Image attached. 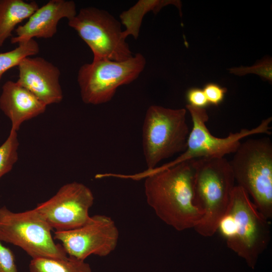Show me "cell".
<instances>
[{
    "instance_id": "3957f363",
    "label": "cell",
    "mask_w": 272,
    "mask_h": 272,
    "mask_svg": "<svg viewBox=\"0 0 272 272\" xmlns=\"http://www.w3.org/2000/svg\"><path fill=\"white\" fill-rule=\"evenodd\" d=\"M194 167L193 200L202 214L194 229L201 236L211 237L228 208L235 181L225 157L195 159Z\"/></svg>"
},
{
    "instance_id": "ba28073f",
    "label": "cell",
    "mask_w": 272,
    "mask_h": 272,
    "mask_svg": "<svg viewBox=\"0 0 272 272\" xmlns=\"http://www.w3.org/2000/svg\"><path fill=\"white\" fill-rule=\"evenodd\" d=\"M68 25L90 47L93 59L119 61L132 56L120 22L106 11L95 7L81 9L68 20Z\"/></svg>"
},
{
    "instance_id": "52a82bcc",
    "label": "cell",
    "mask_w": 272,
    "mask_h": 272,
    "mask_svg": "<svg viewBox=\"0 0 272 272\" xmlns=\"http://www.w3.org/2000/svg\"><path fill=\"white\" fill-rule=\"evenodd\" d=\"M52 230L35 208L16 213L6 206L0 208V240L20 247L32 259L67 256L62 246L54 242Z\"/></svg>"
},
{
    "instance_id": "ac0fdd59",
    "label": "cell",
    "mask_w": 272,
    "mask_h": 272,
    "mask_svg": "<svg viewBox=\"0 0 272 272\" xmlns=\"http://www.w3.org/2000/svg\"><path fill=\"white\" fill-rule=\"evenodd\" d=\"M39 50L38 43L34 39H31L18 44L12 50L0 53V81L5 73L17 66L23 58L38 54Z\"/></svg>"
},
{
    "instance_id": "44dd1931",
    "label": "cell",
    "mask_w": 272,
    "mask_h": 272,
    "mask_svg": "<svg viewBox=\"0 0 272 272\" xmlns=\"http://www.w3.org/2000/svg\"><path fill=\"white\" fill-rule=\"evenodd\" d=\"M208 103L215 106L219 105L224 100L227 89L215 83H208L202 89Z\"/></svg>"
},
{
    "instance_id": "7a4b0ae2",
    "label": "cell",
    "mask_w": 272,
    "mask_h": 272,
    "mask_svg": "<svg viewBox=\"0 0 272 272\" xmlns=\"http://www.w3.org/2000/svg\"><path fill=\"white\" fill-rule=\"evenodd\" d=\"M269 220L259 212L248 193L235 185L216 233L224 239L229 249L254 268L258 257L270 242Z\"/></svg>"
},
{
    "instance_id": "ffe728a7",
    "label": "cell",
    "mask_w": 272,
    "mask_h": 272,
    "mask_svg": "<svg viewBox=\"0 0 272 272\" xmlns=\"http://www.w3.org/2000/svg\"><path fill=\"white\" fill-rule=\"evenodd\" d=\"M229 72L242 76L248 74H256L265 80L272 82V61L270 58L263 59L254 65L248 67H235L229 69Z\"/></svg>"
},
{
    "instance_id": "5bb4252c",
    "label": "cell",
    "mask_w": 272,
    "mask_h": 272,
    "mask_svg": "<svg viewBox=\"0 0 272 272\" xmlns=\"http://www.w3.org/2000/svg\"><path fill=\"white\" fill-rule=\"evenodd\" d=\"M46 106L17 82L8 81L2 87L0 109L10 120L11 130L17 131L24 122L44 113Z\"/></svg>"
},
{
    "instance_id": "7c38bea8",
    "label": "cell",
    "mask_w": 272,
    "mask_h": 272,
    "mask_svg": "<svg viewBox=\"0 0 272 272\" xmlns=\"http://www.w3.org/2000/svg\"><path fill=\"white\" fill-rule=\"evenodd\" d=\"M17 82L46 106L60 103L63 93L58 67L41 57H26L18 65Z\"/></svg>"
},
{
    "instance_id": "30bf717a",
    "label": "cell",
    "mask_w": 272,
    "mask_h": 272,
    "mask_svg": "<svg viewBox=\"0 0 272 272\" xmlns=\"http://www.w3.org/2000/svg\"><path fill=\"white\" fill-rule=\"evenodd\" d=\"M54 239L61 242L67 255L85 260L91 255L104 257L112 252L117 245L119 231L111 218L95 215L78 228L55 231Z\"/></svg>"
},
{
    "instance_id": "8992f818",
    "label": "cell",
    "mask_w": 272,
    "mask_h": 272,
    "mask_svg": "<svg viewBox=\"0 0 272 272\" xmlns=\"http://www.w3.org/2000/svg\"><path fill=\"white\" fill-rule=\"evenodd\" d=\"M146 63L144 55L138 53L123 61L99 58L84 64L77 76L82 101L92 105L109 102L118 88L139 77Z\"/></svg>"
},
{
    "instance_id": "277c9868",
    "label": "cell",
    "mask_w": 272,
    "mask_h": 272,
    "mask_svg": "<svg viewBox=\"0 0 272 272\" xmlns=\"http://www.w3.org/2000/svg\"><path fill=\"white\" fill-rule=\"evenodd\" d=\"M235 182L259 212L272 218V143L268 137L248 139L229 161Z\"/></svg>"
},
{
    "instance_id": "2e32d148",
    "label": "cell",
    "mask_w": 272,
    "mask_h": 272,
    "mask_svg": "<svg viewBox=\"0 0 272 272\" xmlns=\"http://www.w3.org/2000/svg\"><path fill=\"white\" fill-rule=\"evenodd\" d=\"M173 4L181 11V4L179 1L174 0H140L127 10L123 11L119 15L120 23L125 26L123 35L126 39L132 36L137 39L144 16L148 12L158 13L164 7Z\"/></svg>"
},
{
    "instance_id": "d6986e66",
    "label": "cell",
    "mask_w": 272,
    "mask_h": 272,
    "mask_svg": "<svg viewBox=\"0 0 272 272\" xmlns=\"http://www.w3.org/2000/svg\"><path fill=\"white\" fill-rule=\"evenodd\" d=\"M19 145L17 131L11 130L8 138L0 146V178L9 172L17 162Z\"/></svg>"
},
{
    "instance_id": "6da1fadb",
    "label": "cell",
    "mask_w": 272,
    "mask_h": 272,
    "mask_svg": "<svg viewBox=\"0 0 272 272\" xmlns=\"http://www.w3.org/2000/svg\"><path fill=\"white\" fill-rule=\"evenodd\" d=\"M194 160L165 169L155 168L131 175L116 174L115 176L134 180L145 178L147 202L157 217L178 231L194 229L202 216L193 200Z\"/></svg>"
},
{
    "instance_id": "9a60e30c",
    "label": "cell",
    "mask_w": 272,
    "mask_h": 272,
    "mask_svg": "<svg viewBox=\"0 0 272 272\" xmlns=\"http://www.w3.org/2000/svg\"><path fill=\"white\" fill-rule=\"evenodd\" d=\"M35 1L0 0V47L12 36L16 26L39 8Z\"/></svg>"
},
{
    "instance_id": "603a6c76",
    "label": "cell",
    "mask_w": 272,
    "mask_h": 272,
    "mask_svg": "<svg viewBox=\"0 0 272 272\" xmlns=\"http://www.w3.org/2000/svg\"><path fill=\"white\" fill-rule=\"evenodd\" d=\"M186 98L188 104L194 107L205 109L209 105L203 90L199 88L189 89L186 92Z\"/></svg>"
},
{
    "instance_id": "8fae6325",
    "label": "cell",
    "mask_w": 272,
    "mask_h": 272,
    "mask_svg": "<svg viewBox=\"0 0 272 272\" xmlns=\"http://www.w3.org/2000/svg\"><path fill=\"white\" fill-rule=\"evenodd\" d=\"M94 200L88 187L74 181L62 186L50 199L38 203L35 209L52 229L67 231L78 228L88 221Z\"/></svg>"
},
{
    "instance_id": "9c48e42d",
    "label": "cell",
    "mask_w": 272,
    "mask_h": 272,
    "mask_svg": "<svg viewBox=\"0 0 272 272\" xmlns=\"http://www.w3.org/2000/svg\"><path fill=\"white\" fill-rule=\"evenodd\" d=\"M186 108L190 113L192 127L189 132L185 150L173 161L160 167L158 169L169 168L182 162L200 158H222L234 153L241 144V140L251 135L270 134L271 117L263 119L256 127L251 129L243 128L238 132H230L225 138H218L211 134L206 122L209 116L205 108L193 107L188 104Z\"/></svg>"
},
{
    "instance_id": "4fadbf2b",
    "label": "cell",
    "mask_w": 272,
    "mask_h": 272,
    "mask_svg": "<svg viewBox=\"0 0 272 272\" xmlns=\"http://www.w3.org/2000/svg\"><path fill=\"white\" fill-rule=\"evenodd\" d=\"M77 13L74 1L50 0L39 7L26 23L15 29L16 35L11 38V43L18 44L34 38H51L56 34L61 19L69 20Z\"/></svg>"
},
{
    "instance_id": "e0dca14e",
    "label": "cell",
    "mask_w": 272,
    "mask_h": 272,
    "mask_svg": "<svg viewBox=\"0 0 272 272\" xmlns=\"http://www.w3.org/2000/svg\"><path fill=\"white\" fill-rule=\"evenodd\" d=\"M30 272H93L89 263L67 255L64 258L32 259Z\"/></svg>"
},
{
    "instance_id": "7402d4cb",
    "label": "cell",
    "mask_w": 272,
    "mask_h": 272,
    "mask_svg": "<svg viewBox=\"0 0 272 272\" xmlns=\"http://www.w3.org/2000/svg\"><path fill=\"white\" fill-rule=\"evenodd\" d=\"M0 272H18L15 255L0 240Z\"/></svg>"
},
{
    "instance_id": "5b68a950",
    "label": "cell",
    "mask_w": 272,
    "mask_h": 272,
    "mask_svg": "<svg viewBox=\"0 0 272 272\" xmlns=\"http://www.w3.org/2000/svg\"><path fill=\"white\" fill-rule=\"evenodd\" d=\"M184 108L151 105L147 109L142 128L143 154L147 170L156 168L163 160L183 153L189 130Z\"/></svg>"
}]
</instances>
